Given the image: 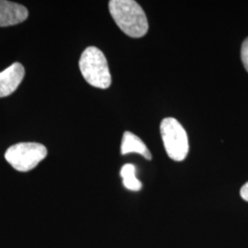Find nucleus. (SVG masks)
I'll use <instances>...</instances> for the list:
<instances>
[{"instance_id":"obj_1","label":"nucleus","mask_w":248,"mask_h":248,"mask_svg":"<svg viewBox=\"0 0 248 248\" xmlns=\"http://www.w3.org/2000/svg\"><path fill=\"white\" fill-rule=\"evenodd\" d=\"M108 9L116 24L126 35L141 38L148 31V20L141 6L133 0H111Z\"/></svg>"},{"instance_id":"obj_2","label":"nucleus","mask_w":248,"mask_h":248,"mask_svg":"<svg viewBox=\"0 0 248 248\" xmlns=\"http://www.w3.org/2000/svg\"><path fill=\"white\" fill-rule=\"evenodd\" d=\"M79 68L85 80L92 87L106 89L111 84V76L104 53L98 48L88 47L80 57Z\"/></svg>"},{"instance_id":"obj_3","label":"nucleus","mask_w":248,"mask_h":248,"mask_svg":"<svg viewBox=\"0 0 248 248\" xmlns=\"http://www.w3.org/2000/svg\"><path fill=\"white\" fill-rule=\"evenodd\" d=\"M47 155V148L39 142H19L10 146L5 154L9 165L19 172L35 169Z\"/></svg>"},{"instance_id":"obj_4","label":"nucleus","mask_w":248,"mask_h":248,"mask_svg":"<svg viewBox=\"0 0 248 248\" xmlns=\"http://www.w3.org/2000/svg\"><path fill=\"white\" fill-rule=\"evenodd\" d=\"M164 146L169 157L174 161H183L188 153V139L183 126L174 118H166L160 125Z\"/></svg>"},{"instance_id":"obj_5","label":"nucleus","mask_w":248,"mask_h":248,"mask_svg":"<svg viewBox=\"0 0 248 248\" xmlns=\"http://www.w3.org/2000/svg\"><path fill=\"white\" fill-rule=\"evenodd\" d=\"M25 76L24 66L19 62L12 63L0 73V98L11 95L22 82Z\"/></svg>"},{"instance_id":"obj_6","label":"nucleus","mask_w":248,"mask_h":248,"mask_svg":"<svg viewBox=\"0 0 248 248\" xmlns=\"http://www.w3.org/2000/svg\"><path fill=\"white\" fill-rule=\"evenodd\" d=\"M29 16L28 9L18 3L0 0V27L17 25Z\"/></svg>"},{"instance_id":"obj_7","label":"nucleus","mask_w":248,"mask_h":248,"mask_svg":"<svg viewBox=\"0 0 248 248\" xmlns=\"http://www.w3.org/2000/svg\"><path fill=\"white\" fill-rule=\"evenodd\" d=\"M122 155H127L130 153H136L142 155L145 159H152L150 151L142 140L131 132H125L123 136L121 145Z\"/></svg>"},{"instance_id":"obj_8","label":"nucleus","mask_w":248,"mask_h":248,"mask_svg":"<svg viewBox=\"0 0 248 248\" xmlns=\"http://www.w3.org/2000/svg\"><path fill=\"white\" fill-rule=\"evenodd\" d=\"M136 169L132 164H126L121 169V177L124 186L132 191H139L142 188L141 181L136 177Z\"/></svg>"},{"instance_id":"obj_9","label":"nucleus","mask_w":248,"mask_h":248,"mask_svg":"<svg viewBox=\"0 0 248 248\" xmlns=\"http://www.w3.org/2000/svg\"><path fill=\"white\" fill-rule=\"evenodd\" d=\"M241 59H242V62H243L246 70L248 72V38L244 41V43L242 45Z\"/></svg>"},{"instance_id":"obj_10","label":"nucleus","mask_w":248,"mask_h":248,"mask_svg":"<svg viewBox=\"0 0 248 248\" xmlns=\"http://www.w3.org/2000/svg\"><path fill=\"white\" fill-rule=\"evenodd\" d=\"M240 195L242 199L248 202V182H247L240 189Z\"/></svg>"}]
</instances>
